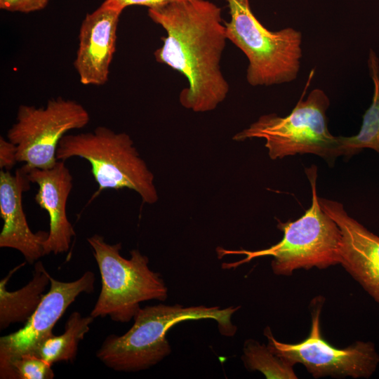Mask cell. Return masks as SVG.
I'll use <instances>...</instances> for the list:
<instances>
[{
	"label": "cell",
	"mask_w": 379,
	"mask_h": 379,
	"mask_svg": "<svg viewBox=\"0 0 379 379\" xmlns=\"http://www.w3.org/2000/svg\"><path fill=\"white\" fill-rule=\"evenodd\" d=\"M148 16L166 33L155 60L187 79L181 105L195 112L215 109L230 90L220 67L227 40L221 8L208 0H180L148 8Z\"/></svg>",
	"instance_id": "1"
},
{
	"label": "cell",
	"mask_w": 379,
	"mask_h": 379,
	"mask_svg": "<svg viewBox=\"0 0 379 379\" xmlns=\"http://www.w3.org/2000/svg\"><path fill=\"white\" fill-rule=\"evenodd\" d=\"M239 307L220 309L204 305L159 304L138 311L134 324L124 335H109L96 356L107 367L117 371L135 372L156 365L171 352L166 335L175 324L190 320L212 319L220 333L232 337L237 327L231 321Z\"/></svg>",
	"instance_id": "2"
},
{
	"label": "cell",
	"mask_w": 379,
	"mask_h": 379,
	"mask_svg": "<svg viewBox=\"0 0 379 379\" xmlns=\"http://www.w3.org/2000/svg\"><path fill=\"white\" fill-rule=\"evenodd\" d=\"M317 167L305 168L312 188V204L305 214L295 221L281 222L277 227L283 238L277 244L263 250L228 251L221 248L222 255L241 254L240 262L254 258L272 256L271 267L276 275L291 276L300 269L327 268L340 262L342 234L335 220L321 208L317 194Z\"/></svg>",
	"instance_id": "3"
},
{
	"label": "cell",
	"mask_w": 379,
	"mask_h": 379,
	"mask_svg": "<svg viewBox=\"0 0 379 379\" xmlns=\"http://www.w3.org/2000/svg\"><path fill=\"white\" fill-rule=\"evenodd\" d=\"M101 277V291L90 315L94 319L109 316L126 323L134 318L143 301H164L168 288L159 273L149 267V258L138 249L129 259L120 254L121 243L107 244L100 234L87 238Z\"/></svg>",
	"instance_id": "4"
},
{
	"label": "cell",
	"mask_w": 379,
	"mask_h": 379,
	"mask_svg": "<svg viewBox=\"0 0 379 379\" xmlns=\"http://www.w3.org/2000/svg\"><path fill=\"white\" fill-rule=\"evenodd\" d=\"M74 157L90 163L98 185L96 194L127 188L137 192L145 204L157 201L154 175L127 133L98 126L91 132L66 134L59 142L56 158L65 161Z\"/></svg>",
	"instance_id": "5"
},
{
	"label": "cell",
	"mask_w": 379,
	"mask_h": 379,
	"mask_svg": "<svg viewBox=\"0 0 379 379\" xmlns=\"http://www.w3.org/2000/svg\"><path fill=\"white\" fill-rule=\"evenodd\" d=\"M230 21L225 24L230 40L246 56L247 82L253 86L294 81L299 73L302 33L292 27L266 28L254 15L249 0H226Z\"/></svg>",
	"instance_id": "6"
},
{
	"label": "cell",
	"mask_w": 379,
	"mask_h": 379,
	"mask_svg": "<svg viewBox=\"0 0 379 379\" xmlns=\"http://www.w3.org/2000/svg\"><path fill=\"white\" fill-rule=\"evenodd\" d=\"M304 95L305 91L287 116L262 115L233 139H264L272 159L308 153L333 161L342 154L339 136L333 135L328 128L326 111L330 99L318 88L312 90L305 100Z\"/></svg>",
	"instance_id": "7"
},
{
	"label": "cell",
	"mask_w": 379,
	"mask_h": 379,
	"mask_svg": "<svg viewBox=\"0 0 379 379\" xmlns=\"http://www.w3.org/2000/svg\"><path fill=\"white\" fill-rule=\"evenodd\" d=\"M313 301L311 328L307 337L295 344L282 343L273 336L270 328L267 326L264 335L269 349L293 366L302 364L315 378L371 377L379 364V354L374 343L357 341L345 348L331 345L324 339L320 328L324 298H316Z\"/></svg>",
	"instance_id": "8"
},
{
	"label": "cell",
	"mask_w": 379,
	"mask_h": 379,
	"mask_svg": "<svg viewBox=\"0 0 379 379\" xmlns=\"http://www.w3.org/2000/svg\"><path fill=\"white\" fill-rule=\"evenodd\" d=\"M89 121L82 105L61 97L49 100L44 107L21 105L7 138L17 147L18 162L29 168L48 169L58 161L56 152L62 138Z\"/></svg>",
	"instance_id": "9"
},
{
	"label": "cell",
	"mask_w": 379,
	"mask_h": 379,
	"mask_svg": "<svg viewBox=\"0 0 379 379\" xmlns=\"http://www.w3.org/2000/svg\"><path fill=\"white\" fill-rule=\"evenodd\" d=\"M50 288L25 326L0 338V373L11 361L33 353L39 345L53 334V328L68 307L82 293L94 291L95 277L86 271L77 280L61 281L51 276Z\"/></svg>",
	"instance_id": "10"
},
{
	"label": "cell",
	"mask_w": 379,
	"mask_h": 379,
	"mask_svg": "<svg viewBox=\"0 0 379 379\" xmlns=\"http://www.w3.org/2000/svg\"><path fill=\"white\" fill-rule=\"evenodd\" d=\"M319 201L340 229V265L379 304V237L350 216L341 203L319 197Z\"/></svg>",
	"instance_id": "11"
},
{
	"label": "cell",
	"mask_w": 379,
	"mask_h": 379,
	"mask_svg": "<svg viewBox=\"0 0 379 379\" xmlns=\"http://www.w3.org/2000/svg\"><path fill=\"white\" fill-rule=\"evenodd\" d=\"M121 13L102 4L93 12L87 13L83 20L74 62L82 84L102 86L108 81Z\"/></svg>",
	"instance_id": "12"
},
{
	"label": "cell",
	"mask_w": 379,
	"mask_h": 379,
	"mask_svg": "<svg viewBox=\"0 0 379 379\" xmlns=\"http://www.w3.org/2000/svg\"><path fill=\"white\" fill-rule=\"evenodd\" d=\"M31 183L24 166L14 174L10 171H0V216L3 220L0 247L18 250L27 262L33 264L45 255L44 244L48 232L34 233L28 225L22 194L30 189Z\"/></svg>",
	"instance_id": "13"
},
{
	"label": "cell",
	"mask_w": 379,
	"mask_h": 379,
	"mask_svg": "<svg viewBox=\"0 0 379 379\" xmlns=\"http://www.w3.org/2000/svg\"><path fill=\"white\" fill-rule=\"evenodd\" d=\"M26 168L32 183L39 190L35 201L49 215L48 237L44 244V255L65 253L69 248L75 231L69 221L66 207L72 189V175L65 164L58 160L48 169Z\"/></svg>",
	"instance_id": "14"
},
{
	"label": "cell",
	"mask_w": 379,
	"mask_h": 379,
	"mask_svg": "<svg viewBox=\"0 0 379 379\" xmlns=\"http://www.w3.org/2000/svg\"><path fill=\"white\" fill-rule=\"evenodd\" d=\"M22 263L11 270L6 277L0 281V329L3 330L13 323H25L39 306L44 291L51 283V275L43 263H35L33 277L22 288L9 291L6 289L7 283L11 275Z\"/></svg>",
	"instance_id": "15"
},
{
	"label": "cell",
	"mask_w": 379,
	"mask_h": 379,
	"mask_svg": "<svg viewBox=\"0 0 379 379\" xmlns=\"http://www.w3.org/2000/svg\"><path fill=\"white\" fill-rule=\"evenodd\" d=\"M369 75L373 83L372 103L363 116L359 132L351 137L339 136L341 154L351 157L364 148H371L379 154V58L369 49L368 58Z\"/></svg>",
	"instance_id": "16"
},
{
	"label": "cell",
	"mask_w": 379,
	"mask_h": 379,
	"mask_svg": "<svg viewBox=\"0 0 379 379\" xmlns=\"http://www.w3.org/2000/svg\"><path fill=\"white\" fill-rule=\"evenodd\" d=\"M93 319L91 315L83 317L79 312H73L65 323L64 333L46 338L32 354L51 365L58 361H73L77 357L79 342L89 331Z\"/></svg>",
	"instance_id": "17"
},
{
	"label": "cell",
	"mask_w": 379,
	"mask_h": 379,
	"mask_svg": "<svg viewBox=\"0 0 379 379\" xmlns=\"http://www.w3.org/2000/svg\"><path fill=\"white\" fill-rule=\"evenodd\" d=\"M241 359L249 371H259L266 378H298L292 364L273 353L267 345L253 339L244 342Z\"/></svg>",
	"instance_id": "18"
},
{
	"label": "cell",
	"mask_w": 379,
	"mask_h": 379,
	"mask_svg": "<svg viewBox=\"0 0 379 379\" xmlns=\"http://www.w3.org/2000/svg\"><path fill=\"white\" fill-rule=\"evenodd\" d=\"M51 366L39 356L27 353L13 359L0 373L2 379H52L55 374Z\"/></svg>",
	"instance_id": "19"
},
{
	"label": "cell",
	"mask_w": 379,
	"mask_h": 379,
	"mask_svg": "<svg viewBox=\"0 0 379 379\" xmlns=\"http://www.w3.org/2000/svg\"><path fill=\"white\" fill-rule=\"evenodd\" d=\"M49 0H0V8L10 12L28 13L44 9Z\"/></svg>",
	"instance_id": "20"
},
{
	"label": "cell",
	"mask_w": 379,
	"mask_h": 379,
	"mask_svg": "<svg viewBox=\"0 0 379 379\" xmlns=\"http://www.w3.org/2000/svg\"><path fill=\"white\" fill-rule=\"evenodd\" d=\"M177 1L180 0H105L102 4L123 11L130 6H145L148 8H155Z\"/></svg>",
	"instance_id": "21"
},
{
	"label": "cell",
	"mask_w": 379,
	"mask_h": 379,
	"mask_svg": "<svg viewBox=\"0 0 379 379\" xmlns=\"http://www.w3.org/2000/svg\"><path fill=\"white\" fill-rule=\"evenodd\" d=\"M18 162L17 147L8 140L0 138V168L10 171Z\"/></svg>",
	"instance_id": "22"
}]
</instances>
